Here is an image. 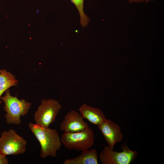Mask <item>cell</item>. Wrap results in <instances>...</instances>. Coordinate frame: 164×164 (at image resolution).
Segmentation results:
<instances>
[{"label": "cell", "instance_id": "cell-1", "mask_svg": "<svg viewBox=\"0 0 164 164\" xmlns=\"http://www.w3.org/2000/svg\"><path fill=\"white\" fill-rule=\"evenodd\" d=\"M28 126L40 144V157L43 158L56 157L57 152L62 145L57 131L31 122Z\"/></svg>", "mask_w": 164, "mask_h": 164}, {"label": "cell", "instance_id": "cell-2", "mask_svg": "<svg viewBox=\"0 0 164 164\" xmlns=\"http://www.w3.org/2000/svg\"><path fill=\"white\" fill-rule=\"evenodd\" d=\"M5 93L0 99L4 103V110L6 112L4 116L6 122L8 124L19 125L22 122L21 117L28 113L31 104L25 99H19L16 95L15 96H12L9 89Z\"/></svg>", "mask_w": 164, "mask_h": 164}, {"label": "cell", "instance_id": "cell-3", "mask_svg": "<svg viewBox=\"0 0 164 164\" xmlns=\"http://www.w3.org/2000/svg\"><path fill=\"white\" fill-rule=\"evenodd\" d=\"M60 138L67 149L82 152L91 147L95 139L94 132L89 127L76 132H64Z\"/></svg>", "mask_w": 164, "mask_h": 164}, {"label": "cell", "instance_id": "cell-4", "mask_svg": "<svg viewBox=\"0 0 164 164\" xmlns=\"http://www.w3.org/2000/svg\"><path fill=\"white\" fill-rule=\"evenodd\" d=\"M26 141L14 129L1 132L0 137V153L6 156L18 155L25 153Z\"/></svg>", "mask_w": 164, "mask_h": 164}, {"label": "cell", "instance_id": "cell-5", "mask_svg": "<svg viewBox=\"0 0 164 164\" xmlns=\"http://www.w3.org/2000/svg\"><path fill=\"white\" fill-rule=\"evenodd\" d=\"M62 107L59 102L53 99H43L34 114L36 124L49 127L56 119Z\"/></svg>", "mask_w": 164, "mask_h": 164}, {"label": "cell", "instance_id": "cell-6", "mask_svg": "<svg viewBox=\"0 0 164 164\" xmlns=\"http://www.w3.org/2000/svg\"><path fill=\"white\" fill-rule=\"evenodd\" d=\"M121 152L113 151L108 146H105L99 155L103 164H129L136 158L137 152L131 150L124 144L121 145Z\"/></svg>", "mask_w": 164, "mask_h": 164}, {"label": "cell", "instance_id": "cell-7", "mask_svg": "<svg viewBox=\"0 0 164 164\" xmlns=\"http://www.w3.org/2000/svg\"><path fill=\"white\" fill-rule=\"evenodd\" d=\"M97 125L108 146L113 150L115 144L121 141L123 137L120 127L111 120L106 118L101 121Z\"/></svg>", "mask_w": 164, "mask_h": 164}, {"label": "cell", "instance_id": "cell-8", "mask_svg": "<svg viewBox=\"0 0 164 164\" xmlns=\"http://www.w3.org/2000/svg\"><path fill=\"white\" fill-rule=\"evenodd\" d=\"M89 127L80 113L73 110L66 114L60 125V129L64 132H79Z\"/></svg>", "mask_w": 164, "mask_h": 164}, {"label": "cell", "instance_id": "cell-9", "mask_svg": "<svg viewBox=\"0 0 164 164\" xmlns=\"http://www.w3.org/2000/svg\"><path fill=\"white\" fill-rule=\"evenodd\" d=\"M78 111L83 118H86L95 125H97L106 118L104 114L100 108L91 106L85 103L79 107Z\"/></svg>", "mask_w": 164, "mask_h": 164}, {"label": "cell", "instance_id": "cell-10", "mask_svg": "<svg viewBox=\"0 0 164 164\" xmlns=\"http://www.w3.org/2000/svg\"><path fill=\"white\" fill-rule=\"evenodd\" d=\"M97 152L93 149H86L78 156L64 160L63 164H97Z\"/></svg>", "mask_w": 164, "mask_h": 164}, {"label": "cell", "instance_id": "cell-11", "mask_svg": "<svg viewBox=\"0 0 164 164\" xmlns=\"http://www.w3.org/2000/svg\"><path fill=\"white\" fill-rule=\"evenodd\" d=\"M18 82L14 75L5 69L0 68V97L10 87L16 86ZM2 102L0 99V104Z\"/></svg>", "mask_w": 164, "mask_h": 164}, {"label": "cell", "instance_id": "cell-12", "mask_svg": "<svg viewBox=\"0 0 164 164\" xmlns=\"http://www.w3.org/2000/svg\"><path fill=\"white\" fill-rule=\"evenodd\" d=\"M75 5L79 12L80 17V23L81 26L85 27L87 26L89 22L90 19L85 14L84 11V0H70Z\"/></svg>", "mask_w": 164, "mask_h": 164}, {"label": "cell", "instance_id": "cell-13", "mask_svg": "<svg viewBox=\"0 0 164 164\" xmlns=\"http://www.w3.org/2000/svg\"><path fill=\"white\" fill-rule=\"evenodd\" d=\"M9 164V160L6 156L0 153V164Z\"/></svg>", "mask_w": 164, "mask_h": 164}, {"label": "cell", "instance_id": "cell-14", "mask_svg": "<svg viewBox=\"0 0 164 164\" xmlns=\"http://www.w3.org/2000/svg\"><path fill=\"white\" fill-rule=\"evenodd\" d=\"M155 0H128V3L130 4H132L133 3H141L145 2L147 3L152 1H154Z\"/></svg>", "mask_w": 164, "mask_h": 164}]
</instances>
